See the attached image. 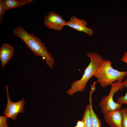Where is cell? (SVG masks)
Listing matches in <instances>:
<instances>
[{
	"label": "cell",
	"mask_w": 127,
	"mask_h": 127,
	"mask_svg": "<svg viewBox=\"0 0 127 127\" xmlns=\"http://www.w3.org/2000/svg\"><path fill=\"white\" fill-rule=\"evenodd\" d=\"M84 123L83 121L81 120H78L76 125L79 127H84Z\"/></svg>",
	"instance_id": "ac0fdd59"
},
{
	"label": "cell",
	"mask_w": 127,
	"mask_h": 127,
	"mask_svg": "<svg viewBox=\"0 0 127 127\" xmlns=\"http://www.w3.org/2000/svg\"><path fill=\"white\" fill-rule=\"evenodd\" d=\"M45 25L50 29L57 31H61L66 26L67 22L62 17L57 13L50 12L44 19Z\"/></svg>",
	"instance_id": "8992f818"
},
{
	"label": "cell",
	"mask_w": 127,
	"mask_h": 127,
	"mask_svg": "<svg viewBox=\"0 0 127 127\" xmlns=\"http://www.w3.org/2000/svg\"><path fill=\"white\" fill-rule=\"evenodd\" d=\"M13 33L14 36L22 40L34 55L42 57L47 65L50 68H53L54 58L40 39L27 32L21 25L15 28Z\"/></svg>",
	"instance_id": "6da1fadb"
},
{
	"label": "cell",
	"mask_w": 127,
	"mask_h": 127,
	"mask_svg": "<svg viewBox=\"0 0 127 127\" xmlns=\"http://www.w3.org/2000/svg\"><path fill=\"white\" fill-rule=\"evenodd\" d=\"M104 118L110 127H122V117L121 109L108 112L104 114Z\"/></svg>",
	"instance_id": "ba28073f"
},
{
	"label": "cell",
	"mask_w": 127,
	"mask_h": 127,
	"mask_svg": "<svg viewBox=\"0 0 127 127\" xmlns=\"http://www.w3.org/2000/svg\"><path fill=\"white\" fill-rule=\"evenodd\" d=\"M123 82L124 86L127 89V77L124 80ZM116 102L122 104H125L127 105V91L124 96L122 95L118 98Z\"/></svg>",
	"instance_id": "4fadbf2b"
},
{
	"label": "cell",
	"mask_w": 127,
	"mask_h": 127,
	"mask_svg": "<svg viewBox=\"0 0 127 127\" xmlns=\"http://www.w3.org/2000/svg\"><path fill=\"white\" fill-rule=\"evenodd\" d=\"M6 10L2 0H0V24L2 22L3 18Z\"/></svg>",
	"instance_id": "9a60e30c"
},
{
	"label": "cell",
	"mask_w": 127,
	"mask_h": 127,
	"mask_svg": "<svg viewBox=\"0 0 127 127\" xmlns=\"http://www.w3.org/2000/svg\"><path fill=\"white\" fill-rule=\"evenodd\" d=\"M7 119L4 116H0V127H8Z\"/></svg>",
	"instance_id": "2e32d148"
},
{
	"label": "cell",
	"mask_w": 127,
	"mask_h": 127,
	"mask_svg": "<svg viewBox=\"0 0 127 127\" xmlns=\"http://www.w3.org/2000/svg\"><path fill=\"white\" fill-rule=\"evenodd\" d=\"M5 88L7 92V102L6 107L3 111V114L7 119L10 118L15 120L18 113L24 112L25 101L24 99L22 98L17 102H12L10 99L8 88L7 85H5Z\"/></svg>",
	"instance_id": "5b68a950"
},
{
	"label": "cell",
	"mask_w": 127,
	"mask_h": 127,
	"mask_svg": "<svg viewBox=\"0 0 127 127\" xmlns=\"http://www.w3.org/2000/svg\"><path fill=\"white\" fill-rule=\"evenodd\" d=\"M111 65L110 60L103 59L93 76L103 88L111 85L116 81H122L127 75V71L115 69Z\"/></svg>",
	"instance_id": "3957f363"
},
{
	"label": "cell",
	"mask_w": 127,
	"mask_h": 127,
	"mask_svg": "<svg viewBox=\"0 0 127 127\" xmlns=\"http://www.w3.org/2000/svg\"><path fill=\"white\" fill-rule=\"evenodd\" d=\"M81 120L84 123V127H92L89 104L86 107Z\"/></svg>",
	"instance_id": "7c38bea8"
},
{
	"label": "cell",
	"mask_w": 127,
	"mask_h": 127,
	"mask_svg": "<svg viewBox=\"0 0 127 127\" xmlns=\"http://www.w3.org/2000/svg\"><path fill=\"white\" fill-rule=\"evenodd\" d=\"M121 60L127 64V52L124 53L121 59Z\"/></svg>",
	"instance_id": "e0dca14e"
},
{
	"label": "cell",
	"mask_w": 127,
	"mask_h": 127,
	"mask_svg": "<svg viewBox=\"0 0 127 127\" xmlns=\"http://www.w3.org/2000/svg\"><path fill=\"white\" fill-rule=\"evenodd\" d=\"M87 55L90 60L89 64L85 69L81 78L72 83L70 88L66 92L68 95H73L76 93L82 92L84 90L87 82L94 76L97 67L103 59L101 55L96 52H89Z\"/></svg>",
	"instance_id": "7a4b0ae2"
},
{
	"label": "cell",
	"mask_w": 127,
	"mask_h": 127,
	"mask_svg": "<svg viewBox=\"0 0 127 127\" xmlns=\"http://www.w3.org/2000/svg\"><path fill=\"white\" fill-rule=\"evenodd\" d=\"M87 23L83 19H80L74 16H71L69 20L67 22L66 26L79 32H83L89 36H92L93 33L92 29L86 27Z\"/></svg>",
	"instance_id": "52a82bcc"
},
{
	"label": "cell",
	"mask_w": 127,
	"mask_h": 127,
	"mask_svg": "<svg viewBox=\"0 0 127 127\" xmlns=\"http://www.w3.org/2000/svg\"><path fill=\"white\" fill-rule=\"evenodd\" d=\"M74 127H79L76 125Z\"/></svg>",
	"instance_id": "d6986e66"
},
{
	"label": "cell",
	"mask_w": 127,
	"mask_h": 127,
	"mask_svg": "<svg viewBox=\"0 0 127 127\" xmlns=\"http://www.w3.org/2000/svg\"><path fill=\"white\" fill-rule=\"evenodd\" d=\"M6 11L12 9L20 7L26 5H29L33 0H2Z\"/></svg>",
	"instance_id": "8fae6325"
},
{
	"label": "cell",
	"mask_w": 127,
	"mask_h": 127,
	"mask_svg": "<svg viewBox=\"0 0 127 127\" xmlns=\"http://www.w3.org/2000/svg\"><path fill=\"white\" fill-rule=\"evenodd\" d=\"M95 90L93 86H91L89 95V101L90 116L92 127H101L102 123L99 118L94 111L92 107V96L93 92Z\"/></svg>",
	"instance_id": "30bf717a"
},
{
	"label": "cell",
	"mask_w": 127,
	"mask_h": 127,
	"mask_svg": "<svg viewBox=\"0 0 127 127\" xmlns=\"http://www.w3.org/2000/svg\"><path fill=\"white\" fill-rule=\"evenodd\" d=\"M111 86L109 95L103 96L99 103L102 112L104 114L109 111L121 109L122 107V104L115 102L113 98L115 93L124 88V83L123 81H117Z\"/></svg>",
	"instance_id": "277c9868"
},
{
	"label": "cell",
	"mask_w": 127,
	"mask_h": 127,
	"mask_svg": "<svg viewBox=\"0 0 127 127\" xmlns=\"http://www.w3.org/2000/svg\"><path fill=\"white\" fill-rule=\"evenodd\" d=\"M14 51V48L11 45L6 43L3 44L0 48V60L3 70L12 57Z\"/></svg>",
	"instance_id": "9c48e42d"
},
{
	"label": "cell",
	"mask_w": 127,
	"mask_h": 127,
	"mask_svg": "<svg viewBox=\"0 0 127 127\" xmlns=\"http://www.w3.org/2000/svg\"><path fill=\"white\" fill-rule=\"evenodd\" d=\"M122 117V127H127V108L121 109Z\"/></svg>",
	"instance_id": "5bb4252c"
}]
</instances>
